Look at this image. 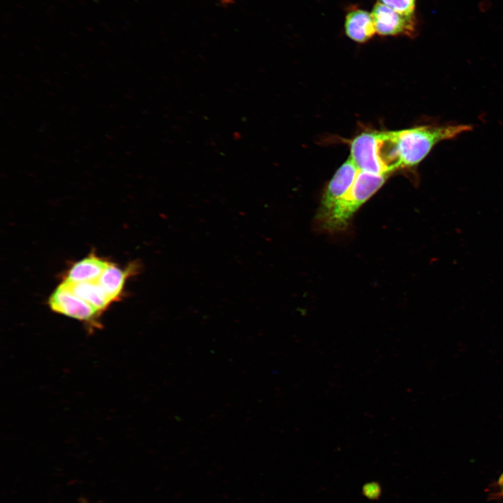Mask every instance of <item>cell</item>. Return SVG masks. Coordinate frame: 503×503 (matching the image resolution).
Wrapping results in <instances>:
<instances>
[{
  "label": "cell",
  "mask_w": 503,
  "mask_h": 503,
  "mask_svg": "<svg viewBox=\"0 0 503 503\" xmlns=\"http://www.w3.org/2000/svg\"><path fill=\"white\" fill-rule=\"evenodd\" d=\"M388 175L358 170L348 193L316 221L320 229L336 233L346 229L356 212L384 184Z\"/></svg>",
  "instance_id": "6da1fadb"
},
{
  "label": "cell",
  "mask_w": 503,
  "mask_h": 503,
  "mask_svg": "<svg viewBox=\"0 0 503 503\" xmlns=\"http://www.w3.org/2000/svg\"><path fill=\"white\" fill-rule=\"evenodd\" d=\"M50 309L56 313L94 325L100 316L87 302L74 294L63 282L51 294L48 300Z\"/></svg>",
  "instance_id": "7a4b0ae2"
},
{
  "label": "cell",
  "mask_w": 503,
  "mask_h": 503,
  "mask_svg": "<svg viewBox=\"0 0 503 503\" xmlns=\"http://www.w3.org/2000/svg\"><path fill=\"white\" fill-rule=\"evenodd\" d=\"M371 14L378 35L414 37L417 33L415 16H404L378 1L373 6Z\"/></svg>",
  "instance_id": "3957f363"
},
{
  "label": "cell",
  "mask_w": 503,
  "mask_h": 503,
  "mask_svg": "<svg viewBox=\"0 0 503 503\" xmlns=\"http://www.w3.org/2000/svg\"><path fill=\"white\" fill-rule=\"evenodd\" d=\"M359 168L349 158L337 170L322 196L316 221L323 218L350 190Z\"/></svg>",
  "instance_id": "277c9868"
},
{
  "label": "cell",
  "mask_w": 503,
  "mask_h": 503,
  "mask_svg": "<svg viewBox=\"0 0 503 503\" xmlns=\"http://www.w3.org/2000/svg\"><path fill=\"white\" fill-rule=\"evenodd\" d=\"M344 28L346 35L359 43L368 41L377 34L371 13L357 6L347 10Z\"/></svg>",
  "instance_id": "5b68a950"
},
{
  "label": "cell",
  "mask_w": 503,
  "mask_h": 503,
  "mask_svg": "<svg viewBox=\"0 0 503 503\" xmlns=\"http://www.w3.org/2000/svg\"><path fill=\"white\" fill-rule=\"evenodd\" d=\"M108 264L106 261L94 254H91L71 267L64 282L67 283L96 282Z\"/></svg>",
  "instance_id": "8992f818"
},
{
  "label": "cell",
  "mask_w": 503,
  "mask_h": 503,
  "mask_svg": "<svg viewBox=\"0 0 503 503\" xmlns=\"http://www.w3.org/2000/svg\"><path fill=\"white\" fill-rule=\"evenodd\" d=\"M63 283L76 296L81 298L101 313L112 303L98 282Z\"/></svg>",
  "instance_id": "52a82bcc"
},
{
  "label": "cell",
  "mask_w": 503,
  "mask_h": 503,
  "mask_svg": "<svg viewBox=\"0 0 503 503\" xmlns=\"http://www.w3.org/2000/svg\"><path fill=\"white\" fill-rule=\"evenodd\" d=\"M128 272L109 263L98 279V283L112 302L121 296Z\"/></svg>",
  "instance_id": "ba28073f"
},
{
  "label": "cell",
  "mask_w": 503,
  "mask_h": 503,
  "mask_svg": "<svg viewBox=\"0 0 503 503\" xmlns=\"http://www.w3.org/2000/svg\"><path fill=\"white\" fill-rule=\"evenodd\" d=\"M397 13L407 17L415 16L416 0H378Z\"/></svg>",
  "instance_id": "9c48e42d"
},
{
  "label": "cell",
  "mask_w": 503,
  "mask_h": 503,
  "mask_svg": "<svg viewBox=\"0 0 503 503\" xmlns=\"http://www.w3.org/2000/svg\"><path fill=\"white\" fill-rule=\"evenodd\" d=\"M224 5H228L233 2V0H219Z\"/></svg>",
  "instance_id": "30bf717a"
}]
</instances>
